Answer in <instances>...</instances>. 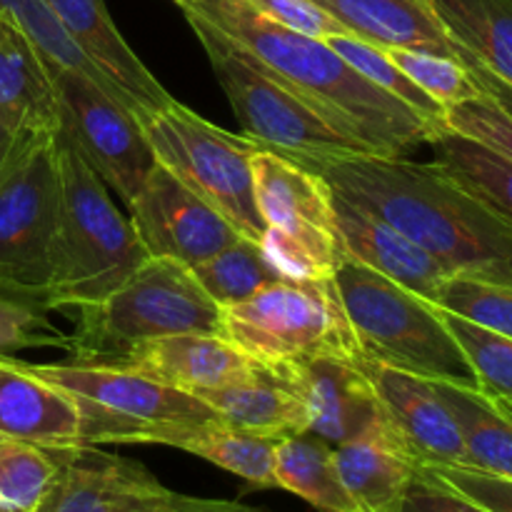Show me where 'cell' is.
Listing matches in <instances>:
<instances>
[{
    "label": "cell",
    "mask_w": 512,
    "mask_h": 512,
    "mask_svg": "<svg viewBox=\"0 0 512 512\" xmlns=\"http://www.w3.org/2000/svg\"><path fill=\"white\" fill-rule=\"evenodd\" d=\"M28 365L35 378L70 395L83 445H170L220 423L203 398L113 365Z\"/></svg>",
    "instance_id": "cell-7"
},
{
    "label": "cell",
    "mask_w": 512,
    "mask_h": 512,
    "mask_svg": "<svg viewBox=\"0 0 512 512\" xmlns=\"http://www.w3.org/2000/svg\"><path fill=\"white\" fill-rule=\"evenodd\" d=\"M30 138H33V135L20 133V130L10 128L5 120H0V180L8 175V170L13 168L15 160L20 158V153H23Z\"/></svg>",
    "instance_id": "cell-43"
},
{
    "label": "cell",
    "mask_w": 512,
    "mask_h": 512,
    "mask_svg": "<svg viewBox=\"0 0 512 512\" xmlns=\"http://www.w3.org/2000/svg\"><path fill=\"white\" fill-rule=\"evenodd\" d=\"M333 450L343 485L360 512H400L420 465L393 430H375Z\"/></svg>",
    "instance_id": "cell-24"
},
{
    "label": "cell",
    "mask_w": 512,
    "mask_h": 512,
    "mask_svg": "<svg viewBox=\"0 0 512 512\" xmlns=\"http://www.w3.org/2000/svg\"><path fill=\"white\" fill-rule=\"evenodd\" d=\"M440 315L463 348L465 358L478 378V388L490 398L512 400V338H505L478 323H470L448 310H440Z\"/></svg>",
    "instance_id": "cell-34"
},
{
    "label": "cell",
    "mask_w": 512,
    "mask_h": 512,
    "mask_svg": "<svg viewBox=\"0 0 512 512\" xmlns=\"http://www.w3.org/2000/svg\"><path fill=\"white\" fill-rule=\"evenodd\" d=\"M333 285L363 358L425 380L478 388V378L438 305L353 258L340 263Z\"/></svg>",
    "instance_id": "cell-5"
},
{
    "label": "cell",
    "mask_w": 512,
    "mask_h": 512,
    "mask_svg": "<svg viewBox=\"0 0 512 512\" xmlns=\"http://www.w3.org/2000/svg\"><path fill=\"white\" fill-rule=\"evenodd\" d=\"M360 358H315L280 368L303 395L308 408V433L330 448L390 428L383 403L360 368Z\"/></svg>",
    "instance_id": "cell-16"
},
{
    "label": "cell",
    "mask_w": 512,
    "mask_h": 512,
    "mask_svg": "<svg viewBox=\"0 0 512 512\" xmlns=\"http://www.w3.org/2000/svg\"><path fill=\"white\" fill-rule=\"evenodd\" d=\"M0 438L48 450L83 445L80 413L70 395L35 378L13 355H0Z\"/></svg>",
    "instance_id": "cell-20"
},
{
    "label": "cell",
    "mask_w": 512,
    "mask_h": 512,
    "mask_svg": "<svg viewBox=\"0 0 512 512\" xmlns=\"http://www.w3.org/2000/svg\"><path fill=\"white\" fill-rule=\"evenodd\" d=\"M360 368L373 383L395 438L420 468L468 465L458 420L440 398L433 380L373 363L368 358H360Z\"/></svg>",
    "instance_id": "cell-15"
},
{
    "label": "cell",
    "mask_w": 512,
    "mask_h": 512,
    "mask_svg": "<svg viewBox=\"0 0 512 512\" xmlns=\"http://www.w3.org/2000/svg\"><path fill=\"white\" fill-rule=\"evenodd\" d=\"M445 173L458 180L480 203L512 225V160L488 145L445 128L430 143Z\"/></svg>",
    "instance_id": "cell-28"
},
{
    "label": "cell",
    "mask_w": 512,
    "mask_h": 512,
    "mask_svg": "<svg viewBox=\"0 0 512 512\" xmlns=\"http://www.w3.org/2000/svg\"><path fill=\"white\" fill-rule=\"evenodd\" d=\"M155 160L218 210L243 238L260 243L265 223L255 205L253 155L263 145L218 128L173 100L138 118Z\"/></svg>",
    "instance_id": "cell-10"
},
{
    "label": "cell",
    "mask_w": 512,
    "mask_h": 512,
    "mask_svg": "<svg viewBox=\"0 0 512 512\" xmlns=\"http://www.w3.org/2000/svg\"><path fill=\"white\" fill-rule=\"evenodd\" d=\"M58 475L38 512H168L173 490L138 460L75 445L55 450Z\"/></svg>",
    "instance_id": "cell-14"
},
{
    "label": "cell",
    "mask_w": 512,
    "mask_h": 512,
    "mask_svg": "<svg viewBox=\"0 0 512 512\" xmlns=\"http://www.w3.org/2000/svg\"><path fill=\"white\" fill-rule=\"evenodd\" d=\"M183 15L198 35L210 68L250 140L293 158L313 173L335 160L378 155L363 140L335 128L308 100L278 83L223 30L198 13L183 10Z\"/></svg>",
    "instance_id": "cell-6"
},
{
    "label": "cell",
    "mask_w": 512,
    "mask_h": 512,
    "mask_svg": "<svg viewBox=\"0 0 512 512\" xmlns=\"http://www.w3.org/2000/svg\"><path fill=\"white\" fill-rule=\"evenodd\" d=\"M383 50L420 90H425L430 98L438 100L443 108L483 95V90L478 88V83H475V78L460 58H448V55L430 53V50Z\"/></svg>",
    "instance_id": "cell-35"
},
{
    "label": "cell",
    "mask_w": 512,
    "mask_h": 512,
    "mask_svg": "<svg viewBox=\"0 0 512 512\" xmlns=\"http://www.w3.org/2000/svg\"><path fill=\"white\" fill-rule=\"evenodd\" d=\"M175 5L223 30L278 83L378 155L403 158L440 135L413 108L365 80L325 40L265 18L248 0H175Z\"/></svg>",
    "instance_id": "cell-2"
},
{
    "label": "cell",
    "mask_w": 512,
    "mask_h": 512,
    "mask_svg": "<svg viewBox=\"0 0 512 512\" xmlns=\"http://www.w3.org/2000/svg\"><path fill=\"white\" fill-rule=\"evenodd\" d=\"M258 13L290 30L310 35V38H330V35L348 33L328 10L320 8L313 0H248Z\"/></svg>",
    "instance_id": "cell-39"
},
{
    "label": "cell",
    "mask_w": 512,
    "mask_h": 512,
    "mask_svg": "<svg viewBox=\"0 0 512 512\" xmlns=\"http://www.w3.org/2000/svg\"><path fill=\"white\" fill-rule=\"evenodd\" d=\"M333 190V210L348 258L385 275L400 288L433 303L438 290L450 278L448 270L430 253H425L403 230L395 228L375 210L355 203L348 195Z\"/></svg>",
    "instance_id": "cell-18"
},
{
    "label": "cell",
    "mask_w": 512,
    "mask_h": 512,
    "mask_svg": "<svg viewBox=\"0 0 512 512\" xmlns=\"http://www.w3.org/2000/svg\"><path fill=\"white\" fill-rule=\"evenodd\" d=\"M465 63L512 88V0H433Z\"/></svg>",
    "instance_id": "cell-25"
},
{
    "label": "cell",
    "mask_w": 512,
    "mask_h": 512,
    "mask_svg": "<svg viewBox=\"0 0 512 512\" xmlns=\"http://www.w3.org/2000/svg\"><path fill=\"white\" fill-rule=\"evenodd\" d=\"M45 3L75 48L98 70L113 98L125 105L135 118L173 103V95L125 43L105 8V0H45Z\"/></svg>",
    "instance_id": "cell-17"
},
{
    "label": "cell",
    "mask_w": 512,
    "mask_h": 512,
    "mask_svg": "<svg viewBox=\"0 0 512 512\" xmlns=\"http://www.w3.org/2000/svg\"><path fill=\"white\" fill-rule=\"evenodd\" d=\"M278 443L280 438L245 433V430L228 428L223 423H213L188 435L178 445V450L198 455V458L238 475L250 488L268 490L278 488V483H275Z\"/></svg>",
    "instance_id": "cell-29"
},
{
    "label": "cell",
    "mask_w": 512,
    "mask_h": 512,
    "mask_svg": "<svg viewBox=\"0 0 512 512\" xmlns=\"http://www.w3.org/2000/svg\"><path fill=\"white\" fill-rule=\"evenodd\" d=\"M325 43L345 60V63L353 65L365 80L380 88L383 93L393 95L395 100L405 103L408 108H413L430 128H435L438 133L445 130V108L438 103V100L430 98L425 90H420L398 65L390 60V55L385 53L378 45H370L365 40L355 38L350 33L330 35L325 38Z\"/></svg>",
    "instance_id": "cell-31"
},
{
    "label": "cell",
    "mask_w": 512,
    "mask_h": 512,
    "mask_svg": "<svg viewBox=\"0 0 512 512\" xmlns=\"http://www.w3.org/2000/svg\"><path fill=\"white\" fill-rule=\"evenodd\" d=\"M220 335L270 370L363 355L333 280H275L243 303L220 308Z\"/></svg>",
    "instance_id": "cell-8"
},
{
    "label": "cell",
    "mask_w": 512,
    "mask_h": 512,
    "mask_svg": "<svg viewBox=\"0 0 512 512\" xmlns=\"http://www.w3.org/2000/svg\"><path fill=\"white\" fill-rule=\"evenodd\" d=\"M433 305L460 315L483 328L512 338V288L510 285L483 283V280L450 275L435 295Z\"/></svg>",
    "instance_id": "cell-36"
},
{
    "label": "cell",
    "mask_w": 512,
    "mask_h": 512,
    "mask_svg": "<svg viewBox=\"0 0 512 512\" xmlns=\"http://www.w3.org/2000/svg\"><path fill=\"white\" fill-rule=\"evenodd\" d=\"M275 483L318 512H360L335 465V450L313 433L280 438Z\"/></svg>",
    "instance_id": "cell-27"
},
{
    "label": "cell",
    "mask_w": 512,
    "mask_h": 512,
    "mask_svg": "<svg viewBox=\"0 0 512 512\" xmlns=\"http://www.w3.org/2000/svg\"><path fill=\"white\" fill-rule=\"evenodd\" d=\"M433 385L458 420L468 458L465 468L512 480V420L490 403L483 390L445 380H433Z\"/></svg>",
    "instance_id": "cell-26"
},
{
    "label": "cell",
    "mask_w": 512,
    "mask_h": 512,
    "mask_svg": "<svg viewBox=\"0 0 512 512\" xmlns=\"http://www.w3.org/2000/svg\"><path fill=\"white\" fill-rule=\"evenodd\" d=\"M0 18H8L10 23L18 25L28 35L30 43L38 48L45 63L50 65V70H75V73L88 75L108 90L98 70L83 58V53L75 48L73 40L60 28L58 18L45 0H0Z\"/></svg>",
    "instance_id": "cell-33"
},
{
    "label": "cell",
    "mask_w": 512,
    "mask_h": 512,
    "mask_svg": "<svg viewBox=\"0 0 512 512\" xmlns=\"http://www.w3.org/2000/svg\"><path fill=\"white\" fill-rule=\"evenodd\" d=\"M255 205L265 223V258L280 280H333L345 253L333 210V190L293 158L260 148L253 155Z\"/></svg>",
    "instance_id": "cell-9"
},
{
    "label": "cell",
    "mask_w": 512,
    "mask_h": 512,
    "mask_svg": "<svg viewBox=\"0 0 512 512\" xmlns=\"http://www.w3.org/2000/svg\"><path fill=\"white\" fill-rule=\"evenodd\" d=\"M445 128L478 140L512 160V115L488 95L445 108Z\"/></svg>",
    "instance_id": "cell-37"
},
{
    "label": "cell",
    "mask_w": 512,
    "mask_h": 512,
    "mask_svg": "<svg viewBox=\"0 0 512 512\" xmlns=\"http://www.w3.org/2000/svg\"><path fill=\"white\" fill-rule=\"evenodd\" d=\"M228 428L270 438L308 433V408L290 378L258 365L248 378L198 395Z\"/></svg>",
    "instance_id": "cell-23"
},
{
    "label": "cell",
    "mask_w": 512,
    "mask_h": 512,
    "mask_svg": "<svg viewBox=\"0 0 512 512\" xmlns=\"http://www.w3.org/2000/svg\"><path fill=\"white\" fill-rule=\"evenodd\" d=\"M58 205L55 133L33 135L0 180V298L43 310L53 275Z\"/></svg>",
    "instance_id": "cell-11"
},
{
    "label": "cell",
    "mask_w": 512,
    "mask_h": 512,
    "mask_svg": "<svg viewBox=\"0 0 512 512\" xmlns=\"http://www.w3.org/2000/svg\"><path fill=\"white\" fill-rule=\"evenodd\" d=\"M350 35L378 48L430 50L460 58L433 0H313Z\"/></svg>",
    "instance_id": "cell-22"
},
{
    "label": "cell",
    "mask_w": 512,
    "mask_h": 512,
    "mask_svg": "<svg viewBox=\"0 0 512 512\" xmlns=\"http://www.w3.org/2000/svg\"><path fill=\"white\" fill-rule=\"evenodd\" d=\"M0 120L28 135L60 130L53 70L28 35L8 18H0Z\"/></svg>",
    "instance_id": "cell-21"
},
{
    "label": "cell",
    "mask_w": 512,
    "mask_h": 512,
    "mask_svg": "<svg viewBox=\"0 0 512 512\" xmlns=\"http://www.w3.org/2000/svg\"><path fill=\"white\" fill-rule=\"evenodd\" d=\"M60 178L53 275L43 310H75L113 293L150 258L108 185L85 163L63 128L55 133Z\"/></svg>",
    "instance_id": "cell-3"
},
{
    "label": "cell",
    "mask_w": 512,
    "mask_h": 512,
    "mask_svg": "<svg viewBox=\"0 0 512 512\" xmlns=\"http://www.w3.org/2000/svg\"><path fill=\"white\" fill-rule=\"evenodd\" d=\"M68 348V335L60 333L40 308L20 300L0 298V355L25 348Z\"/></svg>",
    "instance_id": "cell-38"
},
{
    "label": "cell",
    "mask_w": 512,
    "mask_h": 512,
    "mask_svg": "<svg viewBox=\"0 0 512 512\" xmlns=\"http://www.w3.org/2000/svg\"><path fill=\"white\" fill-rule=\"evenodd\" d=\"M118 368L133 370L168 388L203 395L248 378L258 363L223 335L180 333L138 343Z\"/></svg>",
    "instance_id": "cell-19"
},
{
    "label": "cell",
    "mask_w": 512,
    "mask_h": 512,
    "mask_svg": "<svg viewBox=\"0 0 512 512\" xmlns=\"http://www.w3.org/2000/svg\"><path fill=\"white\" fill-rule=\"evenodd\" d=\"M443 480L448 488L458 490L460 495L473 503L483 505L490 512H512V480L498 475L480 473L473 468H425Z\"/></svg>",
    "instance_id": "cell-40"
},
{
    "label": "cell",
    "mask_w": 512,
    "mask_h": 512,
    "mask_svg": "<svg viewBox=\"0 0 512 512\" xmlns=\"http://www.w3.org/2000/svg\"><path fill=\"white\" fill-rule=\"evenodd\" d=\"M68 335L70 363L118 368L138 343L165 335H220V305L200 288L193 270L173 258H153L93 305L75 308Z\"/></svg>",
    "instance_id": "cell-4"
},
{
    "label": "cell",
    "mask_w": 512,
    "mask_h": 512,
    "mask_svg": "<svg viewBox=\"0 0 512 512\" xmlns=\"http://www.w3.org/2000/svg\"><path fill=\"white\" fill-rule=\"evenodd\" d=\"M190 270H193L200 288L220 308L243 303L250 295L258 293L260 288L280 280V275L275 273V268L265 258L260 243L243 238V235L235 243H230L228 248L215 253L213 258L203 260V263H198Z\"/></svg>",
    "instance_id": "cell-30"
},
{
    "label": "cell",
    "mask_w": 512,
    "mask_h": 512,
    "mask_svg": "<svg viewBox=\"0 0 512 512\" xmlns=\"http://www.w3.org/2000/svg\"><path fill=\"white\" fill-rule=\"evenodd\" d=\"M315 173L403 230L455 278L512 288V225L450 178L438 160L358 155Z\"/></svg>",
    "instance_id": "cell-1"
},
{
    "label": "cell",
    "mask_w": 512,
    "mask_h": 512,
    "mask_svg": "<svg viewBox=\"0 0 512 512\" xmlns=\"http://www.w3.org/2000/svg\"><path fill=\"white\" fill-rule=\"evenodd\" d=\"M53 80L60 98V128L100 180L130 205L155 165L138 118L88 75L53 70Z\"/></svg>",
    "instance_id": "cell-12"
},
{
    "label": "cell",
    "mask_w": 512,
    "mask_h": 512,
    "mask_svg": "<svg viewBox=\"0 0 512 512\" xmlns=\"http://www.w3.org/2000/svg\"><path fill=\"white\" fill-rule=\"evenodd\" d=\"M488 398H490V395H488ZM490 403H493L495 408H498L500 413L505 415V418L512 420V400H508V398H490Z\"/></svg>",
    "instance_id": "cell-45"
},
{
    "label": "cell",
    "mask_w": 512,
    "mask_h": 512,
    "mask_svg": "<svg viewBox=\"0 0 512 512\" xmlns=\"http://www.w3.org/2000/svg\"><path fill=\"white\" fill-rule=\"evenodd\" d=\"M130 223L153 258H173L195 268L240 238L233 223L210 208L155 160L143 188L128 205Z\"/></svg>",
    "instance_id": "cell-13"
},
{
    "label": "cell",
    "mask_w": 512,
    "mask_h": 512,
    "mask_svg": "<svg viewBox=\"0 0 512 512\" xmlns=\"http://www.w3.org/2000/svg\"><path fill=\"white\" fill-rule=\"evenodd\" d=\"M463 65L470 70V75L475 78L478 88L483 90V95H488L490 100H495L500 108L508 110V113L512 115V88L510 85H505L503 80H498L493 73H488V70L480 68V65L465 63V60H463Z\"/></svg>",
    "instance_id": "cell-44"
},
{
    "label": "cell",
    "mask_w": 512,
    "mask_h": 512,
    "mask_svg": "<svg viewBox=\"0 0 512 512\" xmlns=\"http://www.w3.org/2000/svg\"><path fill=\"white\" fill-rule=\"evenodd\" d=\"M173 3H175V0H173Z\"/></svg>",
    "instance_id": "cell-46"
},
{
    "label": "cell",
    "mask_w": 512,
    "mask_h": 512,
    "mask_svg": "<svg viewBox=\"0 0 512 512\" xmlns=\"http://www.w3.org/2000/svg\"><path fill=\"white\" fill-rule=\"evenodd\" d=\"M400 512H490L483 505L473 503L470 498L460 495L458 490L448 488L443 480L435 478L430 470L420 468L415 480L405 493Z\"/></svg>",
    "instance_id": "cell-41"
},
{
    "label": "cell",
    "mask_w": 512,
    "mask_h": 512,
    "mask_svg": "<svg viewBox=\"0 0 512 512\" xmlns=\"http://www.w3.org/2000/svg\"><path fill=\"white\" fill-rule=\"evenodd\" d=\"M168 512H263L248 508L240 503H228V500H208V498H193V495H170Z\"/></svg>",
    "instance_id": "cell-42"
},
{
    "label": "cell",
    "mask_w": 512,
    "mask_h": 512,
    "mask_svg": "<svg viewBox=\"0 0 512 512\" xmlns=\"http://www.w3.org/2000/svg\"><path fill=\"white\" fill-rule=\"evenodd\" d=\"M58 475L55 450L0 438V512H38Z\"/></svg>",
    "instance_id": "cell-32"
}]
</instances>
